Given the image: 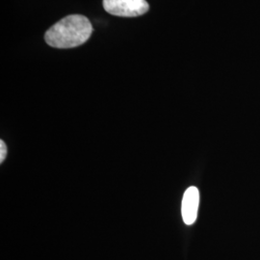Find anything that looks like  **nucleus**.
Wrapping results in <instances>:
<instances>
[{"label":"nucleus","instance_id":"nucleus-2","mask_svg":"<svg viewBox=\"0 0 260 260\" xmlns=\"http://www.w3.org/2000/svg\"><path fill=\"white\" fill-rule=\"evenodd\" d=\"M103 7L113 16L124 18L139 17L149 9L146 0H103Z\"/></svg>","mask_w":260,"mask_h":260},{"label":"nucleus","instance_id":"nucleus-4","mask_svg":"<svg viewBox=\"0 0 260 260\" xmlns=\"http://www.w3.org/2000/svg\"><path fill=\"white\" fill-rule=\"evenodd\" d=\"M0 146H1V153H0V161L3 162V160L6 157V154H7V148H6V145L3 141L0 142Z\"/></svg>","mask_w":260,"mask_h":260},{"label":"nucleus","instance_id":"nucleus-1","mask_svg":"<svg viewBox=\"0 0 260 260\" xmlns=\"http://www.w3.org/2000/svg\"><path fill=\"white\" fill-rule=\"evenodd\" d=\"M93 32L90 20L82 15H70L56 22L45 35L47 45L55 48H73L85 44Z\"/></svg>","mask_w":260,"mask_h":260},{"label":"nucleus","instance_id":"nucleus-3","mask_svg":"<svg viewBox=\"0 0 260 260\" xmlns=\"http://www.w3.org/2000/svg\"><path fill=\"white\" fill-rule=\"evenodd\" d=\"M200 205V192L197 187H189L184 193L181 205V214L186 224L195 223Z\"/></svg>","mask_w":260,"mask_h":260}]
</instances>
